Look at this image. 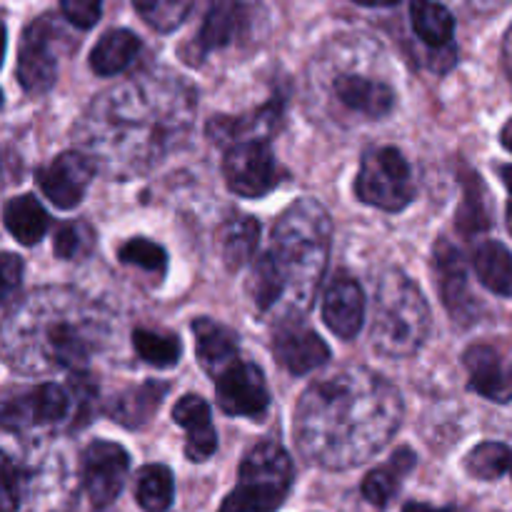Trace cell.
<instances>
[{
	"instance_id": "d4e9b609",
	"label": "cell",
	"mask_w": 512,
	"mask_h": 512,
	"mask_svg": "<svg viewBox=\"0 0 512 512\" xmlns=\"http://www.w3.org/2000/svg\"><path fill=\"white\" fill-rule=\"evenodd\" d=\"M138 53L140 38L133 30H108V33L95 43V48L90 50V68L98 75H105V78H108V75H118L120 70H125L133 63Z\"/></svg>"
},
{
	"instance_id": "7a4b0ae2",
	"label": "cell",
	"mask_w": 512,
	"mask_h": 512,
	"mask_svg": "<svg viewBox=\"0 0 512 512\" xmlns=\"http://www.w3.org/2000/svg\"><path fill=\"white\" fill-rule=\"evenodd\" d=\"M193 90L175 75H143L93 100L80 123L85 148L115 175L143 173L190 128Z\"/></svg>"
},
{
	"instance_id": "ba28073f",
	"label": "cell",
	"mask_w": 512,
	"mask_h": 512,
	"mask_svg": "<svg viewBox=\"0 0 512 512\" xmlns=\"http://www.w3.org/2000/svg\"><path fill=\"white\" fill-rule=\"evenodd\" d=\"M223 173L228 188L243 198H263L283 180L268 140H253L228 148Z\"/></svg>"
},
{
	"instance_id": "4dcf8cb0",
	"label": "cell",
	"mask_w": 512,
	"mask_h": 512,
	"mask_svg": "<svg viewBox=\"0 0 512 512\" xmlns=\"http://www.w3.org/2000/svg\"><path fill=\"white\" fill-rule=\"evenodd\" d=\"M175 480L165 465H145L135 483V500L145 512H165L173 505Z\"/></svg>"
},
{
	"instance_id": "52a82bcc",
	"label": "cell",
	"mask_w": 512,
	"mask_h": 512,
	"mask_svg": "<svg viewBox=\"0 0 512 512\" xmlns=\"http://www.w3.org/2000/svg\"><path fill=\"white\" fill-rule=\"evenodd\" d=\"M355 193L373 208L400 213L415 198V180L408 160L395 148L370 150L360 165Z\"/></svg>"
},
{
	"instance_id": "836d02e7",
	"label": "cell",
	"mask_w": 512,
	"mask_h": 512,
	"mask_svg": "<svg viewBox=\"0 0 512 512\" xmlns=\"http://www.w3.org/2000/svg\"><path fill=\"white\" fill-rule=\"evenodd\" d=\"M512 468V450L503 443H483L465 458V470L475 480H498Z\"/></svg>"
},
{
	"instance_id": "3957f363",
	"label": "cell",
	"mask_w": 512,
	"mask_h": 512,
	"mask_svg": "<svg viewBox=\"0 0 512 512\" xmlns=\"http://www.w3.org/2000/svg\"><path fill=\"white\" fill-rule=\"evenodd\" d=\"M330 250V218L315 200H298L273 225V245L253 265L248 290L260 313H305L323 280Z\"/></svg>"
},
{
	"instance_id": "f6af8a7d",
	"label": "cell",
	"mask_w": 512,
	"mask_h": 512,
	"mask_svg": "<svg viewBox=\"0 0 512 512\" xmlns=\"http://www.w3.org/2000/svg\"><path fill=\"white\" fill-rule=\"evenodd\" d=\"M475 5H498V3H508V0H470Z\"/></svg>"
},
{
	"instance_id": "ee69618b",
	"label": "cell",
	"mask_w": 512,
	"mask_h": 512,
	"mask_svg": "<svg viewBox=\"0 0 512 512\" xmlns=\"http://www.w3.org/2000/svg\"><path fill=\"white\" fill-rule=\"evenodd\" d=\"M500 140H503V145H505V148H508L510 153H512V118L508 120V123H505L503 133H500Z\"/></svg>"
},
{
	"instance_id": "9c48e42d",
	"label": "cell",
	"mask_w": 512,
	"mask_h": 512,
	"mask_svg": "<svg viewBox=\"0 0 512 512\" xmlns=\"http://www.w3.org/2000/svg\"><path fill=\"white\" fill-rule=\"evenodd\" d=\"M128 453L118 443H90L83 453V485L95 508H108L123 493L128 478Z\"/></svg>"
},
{
	"instance_id": "ab89813d",
	"label": "cell",
	"mask_w": 512,
	"mask_h": 512,
	"mask_svg": "<svg viewBox=\"0 0 512 512\" xmlns=\"http://www.w3.org/2000/svg\"><path fill=\"white\" fill-rule=\"evenodd\" d=\"M500 175H503V183H505V188H508V193H510V200H508V230L512 233V165H503V168H500Z\"/></svg>"
},
{
	"instance_id": "2e32d148",
	"label": "cell",
	"mask_w": 512,
	"mask_h": 512,
	"mask_svg": "<svg viewBox=\"0 0 512 512\" xmlns=\"http://www.w3.org/2000/svg\"><path fill=\"white\" fill-rule=\"evenodd\" d=\"M243 28V5H240L238 0H215V3L210 5L208 13H205V20L203 25H200L198 33H195V38L183 48L185 60L198 65L200 60L208 58L213 50H220L225 48V45L233 43Z\"/></svg>"
},
{
	"instance_id": "9a60e30c",
	"label": "cell",
	"mask_w": 512,
	"mask_h": 512,
	"mask_svg": "<svg viewBox=\"0 0 512 512\" xmlns=\"http://www.w3.org/2000/svg\"><path fill=\"white\" fill-rule=\"evenodd\" d=\"M470 388L493 403L512 400V360L495 345H470L463 355Z\"/></svg>"
},
{
	"instance_id": "d6986e66",
	"label": "cell",
	"mask_w": 512,
	"mask_h": 512,
	"mask_svg": "<svg viewBox=\"0 0 512 512\" xmlns=\"http://www.w3.org/2000/svg\"><path fill=\"white\" fill-rule=\"evenodd\" d=\"M323 318L338 338L353 340L360 333L365 320V295L350 275H338L328 285L323 298Z\"/></svg>"
},
{
	"instance_id": "d6a6232c",
	"label": "cell",
	"mask_w": 512,
	"mask_h": 512,
	"mask_svg": "<svg viewBox=\"0 0 512 512\" xmlns=\"http://www.w3.org/2000/svg\"><path fill=\"white\" fill-rule=\"evenodd\" d=\"M140 18L158 33H173L193 10V0H133Z\"/></svg>"
},
{
	"instance_id": "74e56055",
	"label": "cell",
	"mask_w": 512,
	"mask_h": 512,
	"mask_svg": "<svg viewBox=\"0 0 512 512\" xmlns=\"http://www.w3.org/2000/svg\"><path fill=\"white\" fill-rule=\"evenodd\" d=\"M60 10L75 28H93L103 13V0H60Z\"/></svg>"
},
{
	"instance_id": "83f0119b",
	"label": "cell",
	"mask_w": 512,
	"mask_h": 512,
	"mask_svg": "<svg viewBox=\"0 0 512 512\" xmlns=\"http://www.w3.org/2000/svg\"><path fill=\"white\" fill-rule=\"evenodd\" d=\"M410 23L415 35L430 48H445L450 45L455 33V18L445 5L435 0H413L410 5Z\"/></svg>"
},
{
	"instance_id": "4fadbf2b",
	"label": "cell",
	"mask_w": 512,
	"mask_h": 512,
	"mask_svg": "<svg viewBox=\"0 0 512 512\" xmlns=\"http://www.w3.org/2000/svg\"><path fill=\"white\" fill-rule=\"evenodd\" d=\"M273 353L275 360L293 375L313 373L330 360L328 343L298 318L280 323L273 338Z\"/></svg>"
},
{
	"instance_id": "d590c367",
	"label": "cell",
	"mask_w": 512,
	"mask_h": 512,
	"mask_svg": "<svg viewBox=\"0 0 512 512\" xmlns=\"http://www.w3.org/2000/svg\"><path fill=\"white\" fill-rule=\"evenodd\" d=\"M118 260L125 265L150 270V273H163L165 265H168L165 250L148 238H130L128 243L120 245Z\"/></svg>"
},
{
	"instance_id": "4316f807",
	"label": "cell",
	"mask_w": 512,
	"mask_h": 512,
	"mask_svg": "<svg viewBox=\"0 0 512 512\" xmlns=\"http://www.w3.org/2000/svg\"><path fill=\"white\" fill-rule=\"evenodd\" d=\"M415 453L410 448H400L383 468L373 470L368 478L363 480V498L373 503L375 508H385L393 500L395 490L400 488L405 475L415 468Z\"/></svg>"
},
{
	"instance_id": "8fae6325",
	"label": "cell",
	"mask_w": 512,
	"mask_h": 512,
	"mask_svg": "<svg viewBox=\"0 0 512 512\" xmlns=\"http://www.w3.org/2000/svg\"><path fill=\"white\" fill-rule=\"evenodd\" d=\"M95 168L98 165L93 158H88L80 150H68V153H60L50 165L40 168L35 180H38V188L43 190L50 203L68 210L83 200Z\"/></svg>"
},
{
	"instance_id": "f1b7e54d",
	"label": "cell",
	"mask_w": 512,
	"mask_h": 512,
	"mask_svg": "<svg viewBox=\"0 0 512 512\" xmlns=\"http://www.w3.org/2000/svg\"><path fill=\"white\" fill-rule=\"evenodd\" d=\"M475 273L495 295L512 298V253L500 243H483L475 250Z\"/></svg>"
},
{
	"instance_id": "6da1fadb",
	"label": "cell",
	"mask_w": 512,
	"mask_h": 512,
	"mask_svg": "<svg viewBox=\"0 0 512 512\" xmlns=\"http://www.w3.org/2000/svg\"><path fill=\"white\" fill-rule=\"evenodd\" d=\"M400 420L398 390L370 370L350 368L305 390L295 413V440L308 460L345 470L373 458Z\"/></svg>"
},
{
	"instance_id": "60d3db41",
	"label": "cell",
	"mask_w": 512,
	"mask_h": 512,
	"mask_svg": "<svg viewBox=\"0 0 512 512\" xmlns=\"http://www.w3.org/2000/svg\"><path fill=\"white\" fill-rule=\"evenodd\" d=\"M403 512H460L455 508H433V505H423V503H408Z\"/></svg>"
},
{
	"instance_id": "5b68a950",
	"label": "cell",
	"mask_w": 512,
	"mask_h": 512,
	"mask_svg": "<svg viewBox=\"0 0 512 512\" xmlns=\"http://www.w3.org/2000/svg\"><path fill=\"white\" fill-rule=\"evenodd\" d=\"M430 328V308L408 275H385L375 293L373 345L390 358H410L425 343Z\"/></svg>"
},
{
	"instance_id": "ac0fdd59",
	"label": "cell",
	"mask_w": 512,
	"mask_h": 512,
	"mask_svg": "<svg viewBox=\"0 0 512 512\" xmlns=\"http://www.w3.org/2000/svg\"><path fill=\"white\" fill-rule=\"evenodd\" d=\"M280 113H283V105L280 100H270L263 108L253 110V113L238 115V118H230V115H215L208 120V138L215 145H223V148H233L238 143H253V140H268L270 135L278 130L280 125Z\"/></svg>"
},
{
	"instance_id": "bcb514c9",
	"label": "cell",
	"mask_w": 512,
	"mask_h": 512,
	"mask_svg": "<svg viewBox=\"0 0 512 512\" xmlns=\"http://www.w3.org/2000/svg\"><path fill=\"white\" fill-rule=\"evenodd\" d=\"M510 473H512V468H510Z\"/></svg>"
},
{
	"instance_id": "f35d334b",
	"label": "cell",
	"mask_w": 512,
	"mask_h": 512,
	"mask_svg": "<svg viewBox=\"0 0 512 512\" xmlns=\"http://www.w3.org/2000/svg\"><path fill=\"white\" fill-rule=\"evenodd\" d=\"M0 275H3V288H0V295H3V310L5 315H8L10 308H13L15 298H18L20 283H23V260L13 253H5Z\"/></svg>"
},
{
	"instance_id": "484cf974",
	"label": "cell",
	"mask_w": 512,
	"mask_h": 512,
	"mask_svg": "<svg viewBox=\"0 0 512 512\" xmlns=\"http://www.w3.org/2000/svg\"><path fill=\"white\" fill-rule=\"evenodd\" d=\"M5 228L18 243L35 245L50 228V215L33 195H18L5 205Z\"/></svg>"
},
{
	"instance_id": "30bf717a",
	"label": "cell",
	"mask_w": 512,
	"mask_h": 512,
	"mask_svg": "<svg viewBox=\"0 0 512 512\" xmlns=\"http://www.w3.org/2000/svg\"><path fill=\"white\" fill-rule=\"evenodd\" d=\"M218 403L223 413L260 418L268 410L270 393L263 370L250 360H235L218 378Z\"/></svg>"
},
{
	"instance_id": "ffe728a7",
	"label": "cell",
	"mask_w": 512,
	"mask_h": 512,
	"mask_svg": "<svg viewBox=\"0 0 512 512\" xmlns=\"http://www.w3.org/2000/svg\"><path fill=\"white\" fill-rule=\"evenodd\" d=\"M333 95L343 108L365 118H385L395 108V90L385 80L343 73L333 80Z\"/></svg>"
},
{
	"instance_id": "e0dca14e",
	"label": "cell",
	"mask_w": 512,
	"mask_h": 512,
	"mask_svg": "<svg viewBox=\"0 0 512 512\" xmlns=\"http://www.w3.org/2000/svg\"><path fill=\"white\" fill-rule=\"evenodd\" d=\"M435 268H438V288L440 295H443L445 308L450 310V315L458 323H473L478 305H475L473 293H470L463 253L448 240H438V245H435Z\"/></svg>"
},
{
	"instance_id": "1f68e13d",
	"label": "cell",
	"mask_w": 512,
	"mask_h": 512,
	"mask_svg": "<svg viewBox=\"0 0 512 512\" xmlns=\"http://www.w3.org/2000/svg\"><path fill=\"white\" fill-rule=\"evenodd\" d=\"M133 348L153 368H173L180 360V340L170 333H160V330H135L133 333Z\"/></svg>"
},
{
	"instance_id": "8d00e7d4",
	"label": "cell",
	"mask_w": 512,
	"mask_h": 512,
	"mask_svg": "<svg viewBox=\"0 0 512 512\" xmlns=\"http://www.w3.org/2000/svg\"><path fill=\"white\" fill-rule=\"evenodd\" d=\"M25 488V473L8 453L3 455V512H15L20 508Z\"/></svg>"
},
{
	"instance_id": "5bb4252c",
	"label": "cell",
	"mask_w": 512,
	"mask_h": 512,
	"mask_svg": "<svg viewBox=\"0 0 512 512\" xmlns=\"http://www.w3.org/2000/svg\"><path fill=\"white\" fill-rule=\"evenodd\" d=\"M68 410V393L60 385L43 383L33 390H25L18 398L5 400L3 423L5 428H35V425L60 423Z\"/></svg>"
},
{
	"instance_id": "e575fe53",
	"label": "cell",
	"mask_w": 512,
	"mask_h": 512,
	"mask_svg": "<svg viewBox=\"0 0 512 512\" xmlns=\"http://www.w3.org/2000/svg\"><path fill=\"white\" fill-rule=\"evenodd\" d=\"M53 250L60 260H68V263L90 258L95 250V230L85 220L60 225L53 240Z\"/></svg>"
},
{
	"instance_id": "603a6c76",
	"label": "cell",
	"mask_w": 512,
	"mask_h": 512,
	"mask_svg": "<svg viewBox=\"0 0 512 512\" xmlns=\"http://www.w3.org/2000/svg\"><path fill=\"white\" fill-rule=\"evenodd\" d=\"M165 393H168V385L150 380V383L115 395L113 403L108 405V415L123 428H143L155 418L158 408L163 405Z\"/></svg>"
},
{
	"instance_id": "44dd1931",
	"label": "cell",
	"mask_w": 512,
	"mask_h": 512,
	"mask_svg": "<svg viewBox=\"0 0 512 512\" xmlns=\"http://www.w3.org/2000/svg\"><path fill=\"white\" fill-rule=\"evenodd\" d=\"M173 420L185 428V455L193 463H203L218 448V435H215L213 420H210V408L200 395H183L173 408Z\"/></svg>"
},
{
	"instance_id": "b9f144b4",
	"label": "cell",
	"mask_w": 512,
	"mask_h": 512,
	"mask_svg": "<svg viewBox=\"0 0 512 512\" xmlns=\"http://www.w3.org/2000/svg\"><path fill=\"white\" fill-rule=\"evenodd\" d=\"M353 3L365 5V8H390V5H398L400 0H353Z\"/></svg>"
},
{
	"instance_id": "cb8c5ba5",
	"label": "cell",
	"mask_w": 512,
	"mask_h": 512,
	"mask_svg": "<svg viewBox=\"0 0 512 512\" xmlns=\"http://www.w3.org/2000/svg\"><path fill=\"white\" fill-rule=\"evenodd\" d=\"M260 245V223L250 215H233L218 230V248L230 270H240L255 258Z\"/></svg>"
},
{
	"instance_id": "7bdbcfd3",
	"label": "cell",
	"mask_w": 512,
	"mask_h": 512,
	"mask_svg": "<svg viewBox=\"0 0 512 512\" xmlns=\"http://www.w3.org/2000/svg\"><path fill=\"white\" fill-rule=\"evenodd\" d=\"M505 65H508V73L512 80V28L508 30V35H505Z\"/></svg>"
},
{
	"instance_id": "7402d4cb",
	"label": "cell",
	"mask_w": 512,
	"mask_h": 512,
	"mask_svg": "<svg viewBox=\"0 0 512 512\" xmlns=\"http://www.w3.org/2000/svg\"><path fill=\"white\" fill-rule=\"evenodd\" d=\"M193 333L198 363L203 365L205 373L218 380L238 360V338H235L233 330L210 318L195 320Z\"/></svg>"
},
{
	"instance_id": "277c9868",
	"label": "cell",
	"mask_w": 512,
	"mask_h": 512,
	"mask_svg": "<svg viewBox=\"0 0 512 512\" xmlns=\"http://www.w3.org/2000/svg\"><path fill=\"white\" fill-rule=\"evenodd\" d=\"M8 350L25 370H80L98 348L100 323L85 313L78 295L35 293L18 315H8Z\"/></svg>"
},
{
	"instance_id": "8992f818",
	"label": "cell",
	"mask_w": 512,
	"mask_h": 512,
	"mask_svg": "<svg viewBox=\"0 0 512 512\" xmlns=\"http://www.w3.org/2000/svg\"><path fill=\"white\" fill-rule=\"evenodd\" d=\"M293 485V460L278 443L268 440L245 455L238 470V488L218 512H275Z\"/></svg>"
},
{
	"instance_id": "7c38bea8",
	"label": "cell",
	"mask_w": 512,
	"mask_h": 512,
	"mask_svg": "<svg viewBox=\"0 0 512 512\" xmlns=\"http://www.w3.org/2000/svg\"><path fill=\"white\" fill-rule=\"evenodd\" d=\"M55 38L58 33L48 18L35 20L25 30L18 53V83L28 93H45L53 88L58 75V58L53 50Z\"/></svg>"
},
{
	"instance_id": "f546056e",
	"label": "cell",
	"mask_w": 512,
	"mask_h": 512,
	"mask_svg": "<svg viewBox=\"0 0 512 512\" xmlns=\"http://www.w3.org/2000/svg\"><path fill=\"white\" fill-rule=\"evenodd\" d=\"M455 225L465 238H473V235L485 233L490 228L488 193H485L483 180L475 173H465L463 178V203L455 215Z\"/></svg>"
}]
</instances>
